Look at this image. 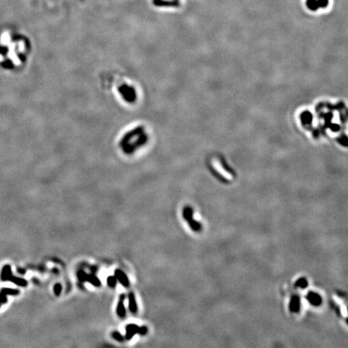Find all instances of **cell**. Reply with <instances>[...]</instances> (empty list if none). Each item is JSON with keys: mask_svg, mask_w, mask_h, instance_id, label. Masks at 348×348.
<instances>
[{"mask_svg": "<svg viewBox=\"0 0 348 348\" xmlns=\"http://www.w3.org/2000/svg\"><path fill=\"white\" fill-rule=\"evenodd\" d=\"M77 276L81 282H90V284H92L95 287L101 286L100 280L94 274H87L86 272H85L82 270H80L77 273Z\"/></svg>", "mask_w": 348, "mask_h": 348, "instance_id": "1", "label": "cell"}, {"mask_svg": "<svg viewBox=\"0 0 348 348\" xmlns=\"http://www.w3.org/2000/svg\"><path fill=\"white\" fill-rule=\"evenodd\" d=\"M115 276L116 277L117 281H119L125 288H128L130 286V280L127 275L119 269H116L115 271Z\"/></svg>", "mask_w": 348, "mask_h": 348, "instance_id": "2", "label": "cell"}, {"mask_svg": "<svg viewBox=\"0 0 348 348\" xmlns=\"http://www.w3.org/2000/svg\"><path fill=\"white\" fill-rule=\"evenodd\" d=\"M139 326L135 324H128L126 326V334H125V339L130 340L135 335V334H139Z\"/></svg>", "mask_w": 348, "mask_h": 348, "instance_id": "3", "label": "cell"}, {"mask_svg": "<svg viewBox=\"0 0 348 348\" xmlns=\"http://www.w3.org/2000/svg\"><path fill=\"white\" fill-rule=\"evenodd\" d=\"M124 301L125 295L124 294H121L120 297H119V302H118V306H117L116 309L117 314H118V316L120 318H124L126 317V310H125Z\"/></svg>", "mask_w": 348, "mask_h": 348, "instance_id": "4", "label": "cell"}, {"mask_svg": "<svg viewBox=\"0 0 348 348\" xmlns=\"http://www.w3.org/2000/svg\"><path fill=\"white\" fill-rule=\"evenodd\" d=\"M152 3L157 7H177L179 5L177 0H152Z\"/></svg>", "mask_w": 348, "mask_h": 348, "instance_id": "5", "label": "cell"}, {"mask_svg": "<svg viewBox=\"0 0 348 348\" xmlns=\"http://www.w3.org/2000/svg\"><path fill=\"white\" fill-rule=\"evenodd\" d=\"M128 307L129 310L131 314H135L138 312V306H137L136 299L133 293H130L128 294Z\"/></svg>", "mask_w": 348, "mask_h": 348, "instance_id": "6", "label": "cell"}, {"mask_svg": "<svg viewBox=\"0 0 348 348\" xmlns=\"http://www.w3.org/2000/svg\"><path fill=\"white\" fill-rule=\"evenodd\" d=\"M306 5L310 8V10L315 11L318 8V4L317 0H307L306 1Z\"/></svg>", "mask_w": 348, "mask_h": 348, "instance_id": "7", "label": "cell"}, {"mask_svg": "<svg viewBox=\"0 0 348 348\" xmlns=\"http://www.w3.org/2000/svg\"><path fill=\"white\" fill-rule=\"evenodd\" d=\"M107 283L109 287L111 288H115L117 284V279L115 276H110L107 277Z\"/></svg>", "mask_w": 348, "mask_h": 348, "instance_id": "8", "label": "cell"}, {"mask_svg": "<svg viewBox=\"0 0 348 348\" xmlns=\"http://www.w3.org/2000/svg\"><path fill=\"white\" fill-rule=\"evenodd\" d=\"M111 336H112V338H114V339H115V340L118 341V342H123L125 339L124 337H123V335H122V334H120L119 331H114V332H112Z\"/></svg>", "mask_w": 348, "mask_h": 348, "instance_id": "9", "label": "cell"}, {"mask_svg": "<svg viewBox=\"0 0 348 348\" xmlns=\"http://www.w3.org/2000/svg\"><path fill=\"white\" fill-rule=\"evenodd\" d=\"M53 290H54V293L56 296H60V293H61V291H62V286H61V284L60 283H57V284H56L54 285Z\"/></svg>", "mask_w": 348, "mask_h": 348, "instance_id": "10", "label": "cell"}, {"mask_svg": "<svg viewBox=\"0 0 348 348\" xmlns=\"http://www.w3.org/2000/svg\"><path fill=\"white\" fill-rule=\"evenodd\" d=\"M318 4V7H326V6L328 5L329 1L328 0H317Z\"/></svg>", "mask_w": 348, "mask_h": 348, "instance_id": "11", "label": "cell"}, {"mask_svg": "<svg viewBox=\"0 0 348 348\" xmlns=\"http://www.w3.org/2000/svg\"><path fill=\"white\" fill-rule=\"evenodd\" d=\"M147 333H148L147 326H139V334H140V335H145V334H147Z\"/></svg>", "mask_w": 348, "mask_h": 348, "instance_id": "12", "label": "cell"}]
</instances>
